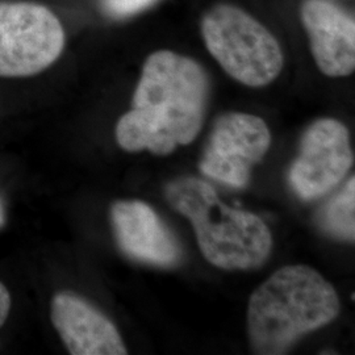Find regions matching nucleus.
Instances as JSON below:
<instances>
[{
	"label": "nucleus",
	"instance_id": "nucleus-1",
	"mask_svg": "<svg viewBox=\"0 0 355 355\" xmlns=\"http://www.w3.org/2000/svg\"><path fill=\"white\" fill-rule=\"evenodd\" d=\"M211 83L195 60L175 51L152 53L142 66L132 110L116 125L127 152L167 155L189 145L203 127Z\"/></svg>",
	"mask_w": 355,
	"mask_h": 355
},
{
	"label": "nucleus",
	"instance_id": "nucleus-2",
	"mask_svg": "<svg viewBox=\"0 0 355 355\" xmlns=\"http://www.w3.org/2000/svg\"><path fill=\"white\" fill-rule=\"evenodd\" d=\"M338 293L312 267L290 265L275 271L253 292L248 334L255 354H284L304 334L340 315Z\"/></svg>",
	"mask_w": 355,
	"mask_h": 355
},
{
	"label": "nucleus",
	"instance_id": "nucleus-3",
	"mask_svg": "<svg viewBox=\"0 0 355 355\" xmlns=\"http://www.w3.org/2000/svg\"><path fill=\"white\" fill-rule=\"evenodd\" d=\"M165 196L190 220L200 252L211 265L252 270L266 262L272 249L268 227L252 212L223 203L209 183L199 178H177L167 183Z\"/></svg>",
	"mask_w": 355,
	"mask_h": 355
},
{
	"label": "nucleus",
	"instance_id": "nucleus-4",
	"mask_svg": "<svg viewBox=\"0 0 355 355\" xmlns=\"http://www.w3.org/2000/svg\"><path fill=\"white\" fill-rule=\"evenodd\" d=\"M200 31L209 54L242 85L265 87L282 73L284 55L278 40L240 7L216 4L204 13Z\"/></svg>",
	"mask_w": 355,
	"mask_h": 355
},
{
	"label": "nucleus",
	"instance_id": "nucleus-5",
	"mask_svg": "<svg viewBox=\"0 0 355 355\" xmlns=\"http://www.w3.org/2000/svg\"><path fill=\"white\" fill-rule=\"evenodd\" d=\"M64 29L55 13L32 1H0V76H36L64 49Z\"/></svg>",
	"mask_w": 355,
	"mask_h": 355
},
{
	"label": "nucleus",
	"instance_id": "nucleus-6",
	"mask_svg": "<svg viewBox=\"0 0 355 355\" xmlns=\"http://www.w3.org/2000/svg\"><path fill=\"white\" fill-rule=\"evenodd\" d=\"M270 144V130L261 117L242 112L221 114L211 130L199 168L220 183L243 189Z\"/></svg>",
	"mask_w": 355,
	"mask_h": 355
},
{
	"label": "nucleus",
	"instance_id": "nucleus-7",
	"mask_svg": "<svg viewBox=\"0 0 355 355\" xmlns=\"http://www.w3.org/2000/svg\"><path fill=\"white\" fill-rule=\"evenodd\" d=\"M353 161L347 128L336 119H318L302 136L288 171L290 187L303 200L321 198L343 180Z\"/></svg>",
	"mask_w": 355,
	"mask_h": 355
},
{
	"label": "nucleus",
	"instance_id": "nucleus-8",
	"mask_svg": "<svg viewBox=\"0 0 355 355\" xmlns=\"http://www.w3.org/2000/svg\"><path fill=\"white\" fill-rule=\"evenodd\" d=\"M300 20L320 71L330 78L353 74L354 16L330 0H303Z\"/></svg>",
	"mask_w": 355,
	"mask_h": 355
},
{
	"label": "nucleus",
	"instance_id": "nucleus-9",
	"mask_svg": "<svg viewBox=\"0 0 355 355\" xmlns=\"http://www.w3.org/2000/svg\"><path fill=\"white\" fill-rule=\"evenodd\" d=\"M111 218L119 248L129 258L157 267L180 262L179 242L150 205L141 200L116 202Z\"/></svg>",
	"mask_w": 355,
	"mask_h": 355
},
{
	"label": "nucleus",
	"instance_id": "nucleus-10",
	"mask_svg": "<svg viewBox=\"0 0 355 355\" xmlns=\"http://www.w3.org/2000/svg\"><path fill=\"white\" fill-rule=\"evenodd\" d=\"M51 321L73 355H125L127 347L114 324L86 300L70 292L51 302Z\"/></svg>",
	"mask_w": 355,
	"mask_h": 355
},
{
	"label": "nucleus",
	"instance_id": "nucleus-11",
	"mask_svg": "<svg viewBox=\"0 0 355 355\" xmlns=\"http://www.w3.org/2000/svg\"><path fill=\"white\" fill-rule=\"evenodd\" d=\"M318 225L330 237L341 241L355 240V178L352 177L318 215Z\"/></svg>",
	"mask_w": 355,
	"mask_h": 355
},
{
	"label": "nucleus",
	"instance_id": "nucleus-12",
	"mask_svg": "<svg viewBox=\"0 0 355 355\" xmlns=\"http://www.w3.org/2000/svg\"><path fill=\"white\" fill-rule=\"evenodd\" d=\"M159 0H101V8L105 16L123 20L149 10Z\"/></svg>",
	"mask_w": 355,
	"mask_h": 355
},
{
	"label": "nucleus",
	"instance_id": "nucleus-13",
	"mask_svg": "<svg viewBox=\"0 0 355 355\" xmlns=\"http://www.w3.org/2000/svg\"><path fill=\"white\" fill-rule=\"evenodd\" d=\"M11 308V297L6 287L0 283V327L4 324L6 318H8Z\"/></svg>",
	"mask_w": 355,
	"mask_h": 355
},
{
	"label": "nucleus",
	"instance_id": "nucleus-14",
	"mask_svg": "<svg viewBox=\"0 0 355 355\" xmlns=\"http://www.w3.org/2000/svg\"><path fill=\"white\" fill-rule=\"evenodd\" d=\"M4 223V212H3V208H1V204H0V227L3 225Z\"/></svg>",
	"mask_w": 355,
	"mask_h": 355
}]
</instances>
